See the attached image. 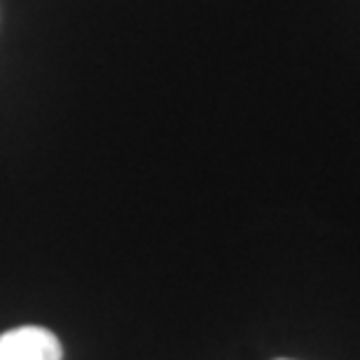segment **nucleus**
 Returning a JSON list of instances; mask_svg holds the SVG:
<instances>
[{
	"mask_svg": "<svg viewBox=\"0 0 360 360\" xmlns=\"http://www.w3.org/2000/svg\"><path fill=\"white\" fill-rule=\"evenodd\" d=\"M61 342L52 330L21 326L0 335V360H61Z\"/></svg>",
	"mask_w": 360,
	"mask_h": 360,
	"instance_id": "nucleus-1",
	"label": "nucleus"
},
{
	"mask_svg": "<svg viewBox=\"0 0 360 360\" xmlns=\"http://www.w3.org/2000/svg\"><path fill=\"white\" fill-rule=\"evenodd\" d=\"M278 360H285V358H278Z\"/></svg>",
	"mask_w": 360,
	"mask_h": 360,
	"instance_id": "nucleus-2",
	"label": "nucleus"
}]
</instances>
